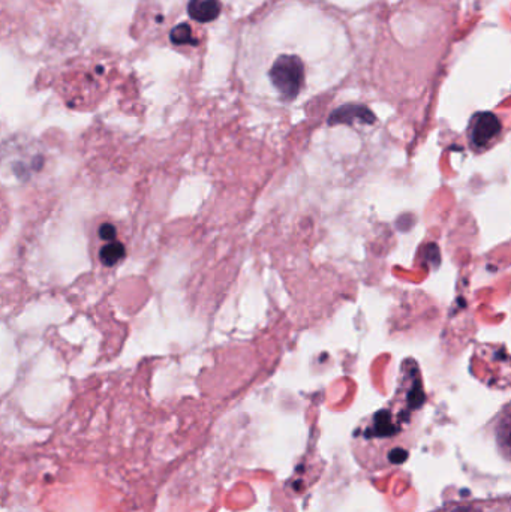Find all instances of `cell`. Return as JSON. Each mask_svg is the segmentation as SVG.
<instances>
[{"label":"cell","instance_id":"obj_7","mask_svg":"<svg viewBox=\"0 0 511 512\" xmlns=\"http://www.w3.org/2000/svg\"><path fill=\"white\" fill-rule=\"evenodd\" d=\"M99 237H101L104 242H116L117 230L114 225L111 224H102L101 228H99Z\"/></svg>","mask_w":511,"mask_h":512},{"label":"cell","instance_id":"obj_6","mask_svg":"<svg viewBox=\"0 0 511 512\" xmlns=\"http://www.w3.org/2000/svg\"><path fill=\"white\" fill-rule=\"evenodd\" d=\"M191 35V27H189L188 24H182V26H177L176 29L171 32V41L177 45L195 44V41H192Z\"/></svg>","mask_w":511,"mask_h":512},{"label":"cell","instance_id":"obj_2","mask_svg":"<svg viewBox=\"0 0 511 512\" xmlns=\"http://www.w3.org/2000/svg\"><path fill=\"white\" fill-rule=\"evenodd\" d=\"M503 125L494 113H476L468 126V141L476 152L491 149L500 138Z\"/></svg>","mask_w":511,"mask_h":512},{"label":"cell","instance_id":"obj_8","mask_svg":"<svg viewBox=\"0 0 511 512\" xmlns=\"http://www.w3.org/2000/svg\"><path fill=\"white\" fill-rule=\"evenodd\" d=\"M459 512H464V511H459Z\"/></svg>","mask_w":511,"mask_h":512},{"label":"cell","instance_id":"obj_4","mask_svg":"<svg viewBox=\"0 0 511 512\" xmlns=\"http://www.w3.org/2000/svg\"><path fill=\"white\" fill-rule=\"evenodd\" d=\"M125 256V246L119 242H108L107 245L102 246L101 251H99V259H101L105 267H113L117 262L122 261Z\"/></svg>","mask_w":511,"mask_h":512},{"label":"cell","instance_id":"obj_5","mask_svg":"<svg viewBox=\"0 0 511 512\" xmlns=\"http://www.w3.org/2000/svg\"><path fill=\"white\" fill-rule=\"evenodd\" d=\"M497 439L503 453L509 454L511 457V411L501 417L497 429Z\"/></svg>","mask_w":511,"mask_h":512},{"label":"cell","instance_id":"obj_3","mask_svg":"<svg viewBox=\"0 0 511 512\" xmlns=\"http://www.w3.org/2000/svg\"><path fill=\"white\" fill-rule=\"evenodd\" d=\"M221 9L219 0H189L188 14L198 23H210L219 17Z\"/></svg>","mask_w":511,"mask_h":512},{"label":"cell","instance_id":"obj_1","mask_svg":"<svg viewBox=\"0 0 511 512\" xmlns=\"http://www.w3.org/2000/svg\"><path fill=\"white\" fill-rule=\"evenodd\" d=\"M267 78L284 101H294L306 83V66L297 54L278 53L266 62Z\"/></svg>","mask_w":511,"mask_h":512}]
</instances>
